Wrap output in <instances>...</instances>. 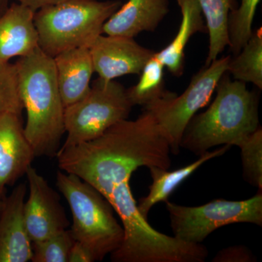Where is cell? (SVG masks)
I'll use <instances>...</instances> for the list:
<instances>
[{
  "label": "cell",
  "instance_id": "29",
  "mask_svg": "<svg viewBox=\"0 0 262 262\" xmlns=\"http://www.w3.org/2000/svg\"><path fill=\"white\" fill-rule=\"evenodd\" d=\"M1 202H2V200L0 199V206H1Z\"/></svg>",
  "mask_w": 262,
  "mask_h": 262
},
{
  "label": "cell",
  "instance_id": "4",
  "mask_svg": "<svg viewBox=\"0 0 262 262\" xmlns=\"http://www.w3.org/2000/svg\"><path fill=\"white\" fill-rule=\"evenodd\" d=\"M122 5L119 0H64L34 13L38 46L48 56L91 48L103 24Z\"/></svg>",
  "mask_w": 262,
  "mask_h": 262
},
{
  "label": "cell",
  "instance_id": "13",
  "mask_svg": "<svg viewBox=\"0 0 262 262\" xmlns=\"http://www.w3.org/2000/svg\"><path fill=\"white\" fill-rule=\"evenodd\" d=\"M169 12V0H127L103 24L102 34L134 38L155 32Z\"/></svg>",
  "mask_w": 262,
  "mask_h": 262
},
{
  "label": "cell",
  "instance_id": "21",
  "mask_svg": "<svg viewBox=\"0 0 262 262\" xmlns=\"http://www.w3.org/2000/svg\"><path fill=\"white\" fill-rule=\"evenodd\" d=\"M261 0H241V5L231 10L227 32L229 51L233 56L238 54L252 35L253 23Z\"/></svg>",
  "mask_w": 262,
  "mask_h": 262
},
{
  "label": "cell",
  "instance_id": "22",
  "mask_svg": "<svg viewBox=\"0 0 262 262\" xmlns=\"http://www.w3.org/2000/svg\"><path fill=\"white\" fill-rule=\"evenodd\" d=\"M241 149L245 180L258 189H262V130H257L244 139Z\"/></svg>",
  "mask_w": 262,
  "mask_h": 262
},
{
  "label": "cell",
  "instance_id": "18",
  "mask_svg": "<svg viewBox=\"0 0 262 262\" xmlns=\"http://www.w3.org/2000/svg\"><path fill=\"white\" fill-rule=\"evenodd\" d=\"M198 1L206 20L207 32L209 34V51L205 64L208 66L228 47V17L231 10L235 8V3L234 0Z\"/></svg>",
  "mask_w": 262,
  "mask_h": 262
},
{
  "label": "cell",
  "instance_id": "11",
  "mask_svg": "<svg viewBox=\"0 0 262 262\" xmlns=\"http://www.w3.org/2000/svg\"><path fill=\"white\" fill-rule=\"evenodd\" d=\"M27 188L18 184L0 206V262H27L32 243L25 225L24 206Z\"/></svg>",
  "mask_w": 262,
  "mask_h": 262
},
{
  "label": "cell",
  "instance_id": "1",
  "mask_svg": "<svg viewBox=\"0 0 262 262\" xmlns=\"http://www.w3.org/2000/svg\"><path fill=\"white\" fill-rule=\"evenodd\" d=\"M170 146L149 112L135 120H124L94 140L61 148L58 166L89 183L113 206L124 229L121 246L111 253L113 262H204L208 248L161 233L139 213L130 186L140 167L168 170Z\"/></svg>",
  "mask_w": 262,
  "mask_h": 262
},
{
  "label": "cell",
  "instance_id": "16",
  "mask_svg": "<svg viewBox=\"0 0 262 262\" xmlns=\"http://www.w3.org/2000/svg\"><path fill=\"white\" fill-rule=\"evenodd\" d=\"M177 3L182 16L179 32L171 42L155 56L170 73L179 77L184 73L188 42L196 33L207 31V27L198 0H177Z\"/></svg>",
  "mask_w": 262,
  "mask_h": 262
},
{
  "label": "cell",
  "instance_id": "15",
  "mask_svg": "<svg viewBox=\"0 0 262 262\" xmlns=\"http://www.w3.org/2000/svg\"><path fill=\"white\" fill-rule=\"evenodd\" d=\"M56 79L64 107L84 97L91 89L94 68L89 48L63 52L53 58Z\"/></svg>",
  "mask_w": 262,
  "mask_h": 262
},
{
  "label": "cell",
  "instance_id": "8",
  "mask_svg": "<svg viewBox=\"0 0 262 262\" xmlns=\"http://www.w3.org/2000/svg\"><path fill=\"white\" fill-rule=\"evenodd\" d=\"M170 227L176 238L202 244L217 229L232 224L262 226V194L245 201L217 199L200 206H184L167 201Z\"/></svg>",
  "mask_w": 262,
  "mask_h": 262
},
{
  "label": "cell",
  "instance_id": "12",
  "mask_svg": "<svg viewBox=\"0 0 262 262\" xmlns=\"http://www.w3.org/2000/svg\"><path fill=\"white\" fill-rule=\"evenodd\" d=\"M20 116L0 115V199L5 187L26 174L36 157L24 134Z\"/></svg>",
  "mask_w": 262,
  "mask_h": 262
},
{
  "label": "cell",
  "instance_id": "14",
  "mask_svg": "<svg viewBox=\"0 0 262 262\" xmlns=\"http://www.w3.org/2000/svg\"><path fill=\"white\" fill-rule=\"evenodd\" d=\"M35 12L13 3L0 15V62L27 56L38 46L34 16Z\"/></svg>",
  "mask_w": 262,
  "mask_h": 262
},
{
  "label": "cell",
  "instance_id": "25",
  "mask_svg": "<svg viewBox=\"0 0 262 262\" xmlns=\"http://www.w3.org/2000/svg\"><path fill=\"white\" fill-rule=\"evenodd\" d=\"M253 253L244 246H234L221 250L212 260L213 262L256 261Z\"/></svg>",
  "mask_w": 262,
  "mask_h": 262
},
{
  "label": "cell",
  "instance_id": "5",
  "mask_svg": "<svg viewBox=\"0 0 262 262\" xmlns=\"http://www.w3.org/2000/svg\"><path fill=\"white\" fill-rule=\"evenodd\" d=\"M56 185L72 211L70 233L94 256L102 261L121 246L124 229L110 202L89 183L75 174L58 172Z\"/></svg>",
  "mask_w": 262,
  "mask_h": 262
},
{
  "label": "cell",
  "instance_id": "23",
  "mask_svg": "<svg viewBox=\"0 0 262 262\" xmlns=\"http://www.w3.org/2000/svg\"><path fill=\"white\" fill-rule=\"evenodd\" d=\"M75 239L70 230L61 231L51 237L32 243L33 262H68Z\"/></svg>",
  "mask_w": 262,
  "mask_h": 262
},
{
  "label": "cell",
  "instance_id": "27",
  "mask_svg": "<svg viewBox=\"0 0 262 262\" xmlns=\"http://www.w3.org/2000/svg\"><path fill=\"white\" fill-rule=\"evenodd\" d=\"M16 1L33 11L36 12L44 7L57 4L64 0H16Z\"/></svg>",
  "mask_w": 262,
  "mask_h": 262
},
{
  "label": "cell",
  "instance_id": "2",
  "mask_svg": "<svg viewBox=\"0 0 262 262\" xmlns=\"http://www.w3.org/2000/svg\"><path fill=\"white\" fill-rule=\"evenodd\" d=\"M15 65L19 95L27 114L26 137L35 156H56L65 133V107L54 60L38 47Z\"/></svg>",
  "mask_w": 262,
  "mask_h": 262
},
{
  "label": "cell",
  "instance_id": "9",
  "mask_svg": "<svg viewBox=\"0 0 262 262\" xmlns=\"http://www.w3.org/2000/svg\"><path fill=\"white\" fill-rule=\"evenodd\" d=\"M29 187L24 203L25 225L32 243L38 242L67 229L68 219L58 194L37 170L29 167L26 172Z\"/></svg>",
  "mask_w": 262,
  "mask_h": 262
},
{
  "label": "cell",
  "instance_id": "20",
  "mask_svg": "<svg viewBox=\"0 0 262 262\" xmlns=\"http://www.w3.org/2000/svg\"><path fill=\"white\" fill-rule=\"evenodd\" d=\"M155 54L144 66L137 84L127 89L133 106L140 105L144 107L168 94L164 81L165 67Z\"/></svg>",
  "mask_w": 262,
  "mask_h": 262
},
{
  "label": "cell",
  "instance_id": "10",
  "mask_svg": "<svg viewBox=\"0 0 262 262\" xmlns=\"http://www.w3.org/2000/svg\"><path fill=\"white\" fill-rule=\"evenodd\" d=\"M94 72L100 78L114 80L126 75H140L146 63L155 56L134 38L98 36L90 48Z\"/></svg>",
  "mask_w": 262,
  "mask_h": 262
},
{
  "label": "cell",
  "instance_id": "28",
  "mask_svg": "<svg viewBox=\"0 0 262 262\" xmlns=\"http://www.w3.org/2000/svg\"><path fill=\"white\" fill-rule=\"evenodd\" d=\"M9 0H0V15L8 9L9 7Z\"/></svg>",
  "mask_w": 262,
  "mask_h": 262
},
{
  "label": "cell",
  "instance_id": "17",
  "mask_svg": "<svg viewBox=\"0 0 262 262\" xmlns=\"http://www.w3.org/2000/svg\"><path fill=\"white\" fill-rule=\"evenodd\" d=\"M230 147L229 145H223L213 151H206L195 161L173 171H168L166 169L159 167H149L148 168L149 169L152 183L150 185L147 195L139 200L137 205L139 213L147 220L150 210L155 205L160 202L168 201L169 196L173 194L174 191L200 167L213 158L225 155Z\"/></svg>",
  "mask_w": 262,
  "mask_h": 262
},
{
  "label": "cell",
  "instance_id": "24",
  "mask_svg": "<svg viewBox=\"0 0 262 262\" xmlns=\"http://www.w3.org/2000/svg\"><path fill=\"white\" fill-rule=\"evenodd\" d=\"M23 110L15 65L10 62H0V115L15 113L21 115Z\"/></svg>",
  "mask_w": 262,
  "mask_h": 262
},
{
  "label": "cell",
  "instance_id": "19",
  "mask_svg": "<svg viewBox=\"0 0 262 262\" xmlns=\"http://www.w3.org/2000/svg\"><path fill=\"white\" fill-rule=\"evenodd\" d=\"M227 72L234 80L250 82L262 89V31H253L246 46L238 54L231 56Z\"/></svg>",
  "mask_w": 262,
  "mask_h": 262
},
{
  "label": "cell",
  "instance_id": "7",
  "mask_svg": "<svg viewBox=\"0 0 262 262\" xmlns=\"http://www.w3.org/2000/svg\"><path fill=\"white\" fill-rule=\"evenodd\" d=\"M230 58V55L223 56L204 66L179 96L168 91L163 97L144 106V110L154 117L173 155L180 152L181 141L188 123L198 110L209 102L219 81L227 72Z\"/></svg>",
  "mask_w": 262,
  "mask_h": 262
},
{
  "label": "cell",
  "instance_id": "26",
  "mask_svg": "<svg viewBox=\"0 0 262 262\" xmlns=\"http://www.w3.org/2000/svg\"><path fill=\"white\" fill-rule=\"evenodd\" d=\"M93 255L83 245L77 241L74 242L69 255L68 262H94Z\"/></svg>",
  "mask_w": 262,
  "mask_h": 262
},
{
  "label": "cell",
  "instance_id": "3",
  "mask_svg": "<svg viewBox=\"0 0 262 262\" xmlns=\"http://www.w3.org/2000/svg\"><path fill=\"white\" fill-rule=\"evenodd\" d=\"M216 95L204 113L194 115L183 134L181 147L201 156L216 146H237L260 127L258 96L246 82L226 72Z\"/></svg>",
  "mask_w": 262,
  "mask_h": 262
},
{
  "label": "cell",
  "instance_id": "6",
  "mask_svg": "<svg viewBox=\"0 0 262 262\" xmlns=\"http://www.w3.org/2000/svg\"><path fill=\"white\" fill-rule=\"evenodd\" d=\"M133 106L122 84L98 77L83 98L65 107L67 137L61 148L99 137L115 124L127 120Z\"/></svg>",
  "mask_w": 262,
  "mask_h": 262
}]
</instances>
